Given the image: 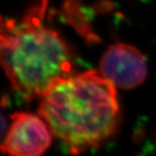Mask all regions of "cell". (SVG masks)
<instances>
[{
    "instance_id": "1",
    "label": "cell",
    "mask_w": 156,
    "mask_h": 156,
    "mask_svg": "<svg viewBox=\"0 0 156 156\" xmlns=\"http://www.w3.org/2000/svg\"><path fill=\"white\" fill-rule=\"evenodd\" d=\"M39 115L73 154L99 147L119 123L117 87L100 71L55 80L41 97Z\"/></svg>"
},
{
    "instance_id": "2",
    "label": "cell",
    "mask_w": 156,
    "mask_h": 156,
    "mask_svg": "<svg viewBox=\"0 0 156 156\" xmlns=\"http://www.w3.org/2000/svg\"><path fill=\"white\" fill-rule=\"evenodd\" d=\"M46 0L21 20L1 21V64L13 90L26 101L41 97L59 78L73 73V52L59 33L43 23Z\"/></svg>"
},
{
    "instance_id": "3",
    "label": "cell",
    "mask_w": 156,
    "mask_h": 156,
    "mask_svg": "<svg viewBox=\"0 0 156 156\" xmlns=\"http://www.w3.org/2000/svg\"><path fill=\"white\" fill-rule=\"evenodd\" d=\"M12 123L1 144L3 153L12 156H38L52 143V132L41 116L16 112L10 116Z\"/></svg>"
},
{
    "instance_id": "4",
    "label": "cell",
    "mask_w": 156,
    "mask_h": 156,
    "mask_svg": "<svg viewBox=\"0 0 156 156\" xmlns=\"http://www.w3.org/2000/svg\"><path fill=\"white\" fill-rule=\"evenodd\" d=\"M101 72L117 87L131 90L141 85L148 75L144 55L135 46L117 43L109 46L100 60Z\"/></svg>"
}]
</instances>
